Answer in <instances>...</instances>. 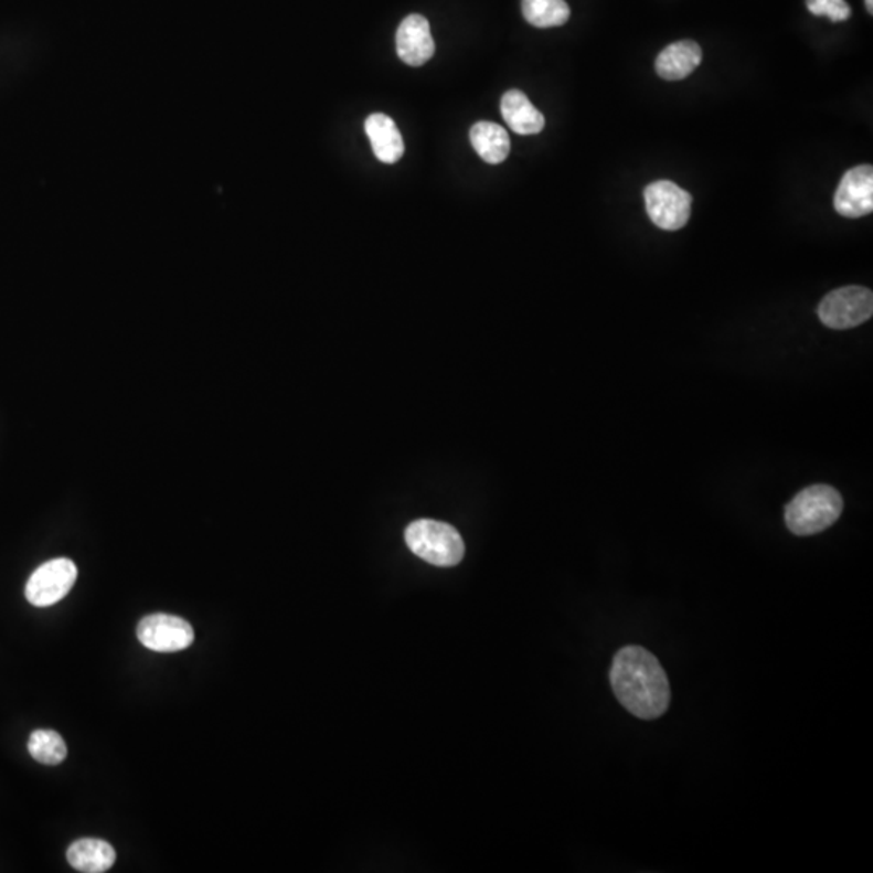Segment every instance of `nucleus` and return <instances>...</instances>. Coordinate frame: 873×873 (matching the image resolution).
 I'll return each instance as SVG.
<instances>
[{
    "label": "nucleus",
    "mask_w": 873,
    "mask_h": 873,
    "mask_svg": "<svg viewBox=\"0 0 873 873\" xmlns=\"http://www.w3.org/2000/svg\"><path fill=\"white\" fill-rule=\"evenodd\" d=\"M405 541L414 555L440 568L458 565L465 556L460 532L441 521H414L406 528Z\"/></svg>",
    "instance_id": "7ed1b4c3"
},
{
    "label": "nucleus",
    "mask_w": 873,
    "mask_h": 873,
    "mask_svg": "<svg viewBox=\"0 0 873 873\" xmlns=\"http://www.w3.org/2000/svg\"><path fill=\"white\" fill-rule=\"evenodd\" d=\"M702 49L694 41H678L660 52L656 70L667 82H680L701 65Z\"/></svg>",
    "instance_id": "f8f14e48"
},
{
    "label": "nucleus",
    "mask_w": 873,
    "mask_h": 873,
    "mask_svg": "<svg viewBox=\"0 0 873 873\" xmlns=\"http://www.w3.org/2000/svg\"><path fill=\"white\" fill-rule=\"evenodd\" d=\"M436 52L430 24L423 15H409L396 30V54L405 64L420 67Z\"/></svg>",
    "instance_id": "1a4fd4ad"
},
{
    "label": "nucleus",
    "mask_w": 873,
    "mask_h": 873,
    "mask_svg": "<svg viewBox=\"0 0 873 873\" xmlns=\"http://www.w3.org/2000/svg\"><path fill=\"white\" fill-rule=\"evenodd\" d=\"M843 511L840 492L830 486L801 490L785 511L786 526L796 535H813L833 526Z\"/></svg>",
    "instance_id": "f03ea898"
},
{
    "label": "nucleus",
    "mask_w": 873,
    "mask_h": 873,
    "mask_svg": "<svg viewBox=\"0 0 873 873\" xmlns=\"http://www.w3.org/2000/svg\"><path fill=\"white\" fill-rule=\"evenodd\" d=\"M500 110H502L508 127L514 134L529 137V135H537L544 130L545 117L520 89H510L503 94Z\"/></svg>",
    "instance_id": "9d476101"
},
{
    "label": "nucleus",
    "mask_w": 873,
    "mask_h": 873,
    "mask_svg": "<svg viewBox=\"0 0 873 873\" xmlns=\"http://www.w3.org/2000/svg\"><path fill=\"white\" fill-rule=\"evenodd\" d=\"M469 139L483 162L497 166L505 161L510 155V137L505 128L493 121H478L472 125Z\"/></svg>",
    "instance_id": "4468645a"
},
{
    "label": "nucleus",
    "mask_w": 873,
    "mask_h": 873,
    "mask_svg": "<svg viewBox=\"0 0 873 873\" xmlns=\"http://www.w3.org/2000/svg\"><path fill=\"white\" fill-rule=\"evenodd\" d=\"M28 753L43 765H58L67 758L68 749L64 737L52 730H36L28 741Z\"/></svg>",
    "instance_id": "dca6fc26"
},
{
    "label": "nucleus",
    "mask_w": 873,
    "mask_h": 873,
    "mask_svg": "<svg viewBox=\"0 0 873 873\" xmlns=\"http://www.w3.org/2000/svg\"><path fill=\"white\" fill-rule=\"evenodd\" d=\"M618 702L641 720H656L668 711L671 691L666 670L656 656L639 646L618 650L610 670Z\"/></svg>",
    "instance_id": "f257e3e1"
},
{
    "label": "nucleus",
    "mask_w": 873,
    "mask_h": 873,
    "mask_svg": "<svg viewBox=\"0 0 873 873\" xmlns=\"http://www.w3.org/2000/svg\"><path fill=\"white\" fill-rule=\"evenodd\" d=\"M643 201L650 221L662 231H680L690 221L692 196L673 182L650 183L643 190Z\"/></svg>",
    "instance_id": "20e7f679"
},
{
    "label": "nucleus",
    "mask_w": 873,
    "mask_h": 873,
    "mask_svg": "<svg viewBox=\"0 0 873 873\" xmlns=\"http://www.w3.org/2000/svg\"><path fill=\"white\" fill-rule=\"evenodd\" d=\"M521 9L526 22L535 28L562 26L572 15L565 0H523Z\"/></svg>",
    "instance_id": "2eb2a0df"
},
{
    "label": "nucleus",
    "mask_w": 873,
    "mask_h": 873,
    "mask_svg": "<svg viewBox=\"0 0 873 873\" xmlns=\"http://www.w3.org/2000/svg\"><path fill=\"white\" fill-rule=\"evenodd\" d=\"M76 577L78 569L72 560H51L30 576L24 587V596L34 607H51L67 596L75 586Z\"/></svg>",
    "instance_id": "423d86ee"
},
{
    "label": "nucleus",
    "mask_w": 873,
    "mask_h": 873,
    "mask_svg": "<svg viewBox=\"0 0 873 873\" xmlns=\"http://www.w3.org/2000/svg\"><path fill=\"white\" fill-rule=\"evenodd\" d=\"M364 130L375 158L384 163H395L405 155V142L395 121L385 114H372L366 118Z\"/></svg>",
    "instance_id": "9b49d317"
},
{
    "label": "nucleus",
    "mask_w": 873,
    "mask_h": 873,
    "mask_svg": "<svg viewBox=\"0 0 873 873\" xmlns=\"http://www.w3.org/2000/svg\"><path fill=\"white\" fill-rule=\"evenodd\" d=\"M116 850L107 841L97 838H83L70 844L67 861L75 871L83 873H104L116 864Z\"/></svg>",
    "instance_id": "ddd939ff"
},
{
    "label": "nucleus",
    "mask_w": 873,
    "mask_h": 873,
    "mask_svg": "<svg viewBox=\"0 0 873 873\" xmlns=\"http://www.w3.org/2000/svg\"><path fill=\"white\" fill-rule=\"evenodd\" d=\"M872 315L873 295L864 287L838 288L828 294L819 306L820 321L830 329H852L867 322Z\"/></svg>",
    "instance_id": "39448f33"
},
{
    "label": "nucleus",
    "mask_w": 873,
    "mask_h": 873,
    "mask_svg": "<svg viewBox=\"0 0 873 873\" xmlns=\"http://www.w3.org/2000/svg\"><path fill=\"white\" fill-rule=\"evenodd\" d=\"M806 6L813 15L826 17L834 23L851 19V7L847 0H806Z\"/></svg>",
    "instance_id": "f3484780"
},
{
    "label": "nucleus",
    "mask_w": 873,
    "mask_h": 873,
    "mask_svg": "<svg viewBox=\"0 0 873 873\" xmlns=\"http://www.w3.org/2000/svg\"><path fill=\"white\" fill-rule=\"evenodd\" d=\"M137 635L146 649L172 653L188 649L194 641L193 626L173 615L156 614L139 621Z\"/></svg>",
    "instance_id": "0eeeda50"
},
{
    "label": "nucleus",
    "mask_w": 873,
    "mask_h": 873,
    "mask_svg": "<svg viewBox=\"0 0 873 873\" xmlns=\"http://www.w3.org/2000/svg\"><path fill=\"white\" fill-rule=\"evenodd\" d=\"M834 209L843 217L859 219L873 211V167L859 166L847 172L834 194Z\"/></svg>",
    "instance_id": "6e6552de"
},
{
    "label": "nucleus",
    "mask_w": 873,
    "mask_h": 873,
    "mask_svg": "<svg viewBox=\"0 0 873 873\" xmlns=\"http://www.w3.org/2000/svg\"><path fill=\"white\" fill-rule=\"evenodd\" d=\"M865 7H867L869 13H873V0H865Z\"/></svg>",
    "instance_id": "a211bd4d"
}]
</instances>
